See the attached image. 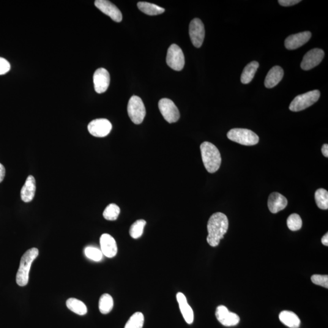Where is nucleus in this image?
Segmentation results:
<instances>
[{"mask_svg": "<svg viewBox=\"0 0 328 328\" xmlns=\"http://www.w3.org/2000/svg\"><path fill=\"white\" fill-rule=\"evenodd\" d=\"M228 228L229 220L225 214L221 212L213 214L207 224L208 244L212 247H217L220 245L221 240L224 239Z\"/></svg>", "mask_w": 328, "mask_h": 328, "instance_id": "obj_1", "label": "nucleus"}, {"mask_svg": "<svg viewBox=\"0 0 328 328\" xmlns=\"http://www.w3.org/2000/svg\"><path fill=\"white\" fill-rule=\"evenodd\" d=\"M202 162L210 173H215L220 168L221 157L218 148L210 142H204L200 146Z\"/></svg>", "mask_w": 328, "mask_h": 328, "instance_id": "obj_2", "label": "nucleus"}, {"mask_svg": "<svg viewBox=\"0 0 328 328\" xmlns=\"http://www.w3.org/2000/svg\"><path fill=\"white\" fill-rule=\"evenodd\" d=\"M39 254L37 248H30L22 256L20 267L16 276V282L18 286H25L28 283L30 269L33 261L37 258Z\"/></svg>", "mask_w": 328, "mask_h": 328, "instance_id": "obj_3", "label": "nucleus"}, {"mask_svg": "<svg viewBox=\"0 0 328 328\" xmlns=\"http://www.w3.org/2000/svg\"><path fill=\"white\" fill-rule=\"evenodd\" d=\"M230 140L246 146H252L258 143L259 137L252 131L245 128H234L228 133Z\"/></svg>", "mask_w": 328, "mask_h": 328, "instance_id": "obj_4", "label": "nucleus"}, {"mask_svg": "<svg viewBox=\"0 0 328 328\" xmlns=\"http://www.w3.org/2000/svg\"><path fill=\"white\" fill-rule=\"evenodd\" d=\"M320 96H321V92L319 90H313L305 94L297 95L290 104L289 109L294 112L304 110L317 102Z\"/></svg>", "mask_w": 328, "mask_h": 328, "instance_id": "obj_5", "label": "nucleus"}, {"mask_svg": "<svg viewBox=\"0 0 328 328\" xmlns=\"http://www.w3.org/2000/svg\"><path fill=\"white\" fill-rule=\"evenodd\" d=\"M127 111L128 116L134 124H142L146 117V109L143 101L136 95H133L130 98L128 103Z\"/></svg>", "mask_w": 328, "mask_h": 328, "instance_id": "obj_6", "label": "nucleus"}, {"mask_svg": "<svg viewBox=\"0 0 328 328\" xmlns=\"http://www.w3.org/2000/svg\"><path fill=\"white\" fill-rule=\"evenodd\" d=\"M166 64L169 67L175 71H181L184 67L185 57L179 46L173 44L168 49L166 58Z\"/></svg>", "mask_w": 328, "mask_h": 328, "instance_id": "obj_7", "label": "nucleus"}, {"mask_svg": "<svg viewBox=\"0 0 328 328\" xmlns=\"http://www.w3.org/2000/svg\"><path fill=\"white\" fill-rule=\"evenodd\" d=\"M158 106L164 119L169 124L176 122L179 120V109L171 100L166 98H162L159 102Z\"/></svg>", "mask_w": 328, "mask_h": 328, "instance_id": "obj_8", "label": "nucleus"}, {"mask_svg": "<svg viewBox=\"0 0 328 328\" xmlns=\"http://www.w3.org/2000/svg\"><path fill=\"white\" fill-rule=\"evenodd\" d=\"M89 133L97 138H104L110 133L112 124L108 119H97L92 120L87 125Z\"/></svg>", "mask_w": 328, "mask_h": 328, "instance_id": "obj_9", "label": "nucleus"}, {"mask_svg": "<svg viewBox=\"0 0 328 328\" xmlns=\"http://www.w3.org/2000/svg\"><path fill=\"white\" fill-rule=\"evenodd\" d=\"M189 35L191 42L196 48H200L205 37V29L200 19L194 18L189 26Z\"/></svg>", "mask_w": 328, "mask_h": 328, "instance_id": "obj_10", "label": "nucleus"}, {"mask_svg": "<svg viewBox=\"0 0 328 328\" xmlns=\"http://www.w3.org/2000/svg\"><path fill=\"white\" fill-rule=\"evenodd\" d=\"M324 51L321 49L315 48L308 52L303 57L301 68L305 71H308L318 66L324 59Z\"/></svg>", "mask_w": 328, "mask_h": 328, "instance_id": "obj_11", "label": "nucleus"}, {"mask_svg": "<svg viewBox=\"0 0 328 328\" xmlns=\"http://www.w3.org/2000/svg\"><path fill=\"white\" fill-rule=\"evenodd\" d=\"M215 316L219 322L225 327L236 326L240 321V317L237 314L231 313L223 305L218 306Z\"/></svg>", "mask_w": 328, "mask_h": 328, "instance_id": "obj_12", "label": "nucleus"}, {"mask_svg": "<svg viewBox=\"0 0 328 328\" xmlns=\"http://www.w3.org/2000/svg\"><path fill=\"white\" fill-rule=\"evenodd\" d=\"M95 91L98 94H102L108 89L110 83V76L105 68H99L95 71L93 76Z\"/></svg>", "mask_w": 328, "mask_h": 328, "instance_id": "obj_13", "label": "nucleus"}, {"mask_svg": "<svg viewBox=\"0 0 328 328\" xmlns=\"http://www.w3.org/2000/svg\"><path fill=\"white\" fill-rule=\"evenodd\" d=\"M95 6L103 13L108 15L112 20L119 23L122 20V14L118 8L107 0H97L94 2Z\"/></svg>", "mask_w": 328, "mask_h": 328, "instance_id": "obj_14", "label": "nucleus"}, {"mask_svg": "<svg viewBox=\"0 0 328 328\" xmlns=\"http://www.w3.org/2000/svg\"><path fill=\"white\" fill-rule=\"evenodd\" d=\"M311 35L310 31H305L290 35L286 38L285 42H284L285 47L289 50H294V49L299 48L310 40Z\"/></svg>", "mask_w": 328, "mask_h": 328, "instance_id": "obj_15", "label": "nucleus"}, {"mask_svg": "<svg viewBox=\"0 0 328 328\" xmlns=\"http://www.w3.org/2000/svg\"><path fill=\"white\" fill-rule=\"evenodd\" d=\"M100 250L103 255L108 258H113L117 255V246L116 240L108 234H104L100 239Z\"/></svg>", "mask_w": 328, "mask_h": 328, "instance_id": "obj_16", "label": "nucleus"}, {"mask_svg": "<svg viewBox=\"0 0 328 328\" xmlns=\"http://www.w3.org/2000/svg\"><path fill=\"white\" fill-rule=\"evenodd\" d=\"M267 204L270 212L277 213L285 209L288 205V200L281 194L273 192L269 195Z\"/></svg>", "mask_w": 328, "mask_h": 328, "instance_id": "obj_17", "label": "nucleus"}, {"mask_svg": "<svg viewBox=\"0 0 328 328\" xmlns=\"http://www.w3.org/2000/svg\"><path fill=\"white\" fill-rule=\"evenodd\" d=\"M36 190V182L34 177L29 175L27 177L25 183L21 190V198L24 202H29L33 200Z\"/></svg>", "mask_w": 328, "mask_h": 328, "instance_id": "obj_18", "label": "nucleus"}, {"mask_svg": "<svg viewBox=\"0 0 328 328\" xmlns=\"http://www.w3.org/2000/svg\"><path fill=\"white\" fill-rule=\"evenodd\" d=\"M176 299L178 303L180 312L186 322L191 324L194 321V313L192 308L188 305L187 299L184 294L178 292L176 294Z\"/></svg>", "mask_w": 328, "mask_h": 328, "instance_id": "obj_19", "label": "nucleus"}, {"mask_svg": "<svg viewBox=\"0 0 328 328\" xmlns=\"http://www.w3.org/2000/svg\"><path fill=\"white\" fill-rule=\"evenodd\" d=\"M284 76V71L282 68L279 66L273 67L267 73L265 79L264 85L267 88H272L280 83L282 80Z\"/></svg>", "mask_w": 328, "mask_h": 328, "instance_id": "obj_20", "label": "nucleus"}, {"mask_svg": "<svg viewBox=\"0 0 328 328\" xmlns=\"http://www.w3.org/2000/svg\"><path fill=\"white\" fill-rule=\"evenodd\" d=\"M281 323L291 328H299L300 326V320L293 312L283 311L279 315Z\"/></svg>", "mask_w": 328, "mask_h": 328, "instance_id": "obj_21", "label": "nucleus"}, {"mask_svg": "<svg viewBox=\"0 0 328 328\" xmlns=\"http://www.w3.org/2000/svg\"><path fill=\"white\" fill-rule=\"evenodd\" d=\"M258 67V62L256 61L251 62L246 66L241 76L242 83L245 84L249 83L255 76Z\"/></svg>", "mask_w": 328, "mask_h": 328, "instance_id": "obj_22", "label": "nucleus"}, {"mask_svg": "<svg viewBox=\"0 0 328 328\" xmlns=\"http://www.w3.org/2000/svg\"><path fill=\"white\" fill-rule=\"evenodd\" d=\"M138 7L139 9L141 10L142 12L149 15L162 14L165 12V9L164 8L147 2H139Z\"/></svg>", "mask_w": 328, "mask_h": 328, "instance_id": "obj_23", "label": "nucleus"}, {"mask_svg": "<svg viewBox=\"0 0 328 328\" xmlns=\"http://www.w3.org/2000/svg\"><path fill=\"white\" fill-rule=\"evenodd\" d=\"M67 308L73 313L79 316H84L87 313L86 306L84 303L75 298H71L67 301Z\"/></svg>", "mask_w": 328, "mask_h": 328, "instance_id": "obj_24", "label": "nucleus"}, {"mask_svg": "<svg viewBox=\"0 0 328 328\" xmlns=\"http://www.w3.org/2000/svg\"><path fill=\"white\" fill-rule=\"evenodd\" d=\"M114 302L113 297L108 294H104L100 297L98 302V308L101 313L107 314L113 310Z\"/></svg>", "mask_w": 328, "mask_h": 328, "instance_id": "obj_25", "label": "nucleus"}, {"mask_svg": "<svg viewBox=\"0 0 328 328\" xmlns=\"http://www.w3.org/2000/svg\"><path fill=\"white\" fill-rule=\"evenodd\" d=\"M315 199L317 206L322 210L328 209V192L324 188H319L315 193Z\"/></svg>", "mask_w": 328, "mask_h": 328, "instance_id": "obj_26", "label": "nucleus"}, {"mask_svg": "<svg viewBox=\"0 0 328 328\" xmlns=\"http://www.w3.org/2000/svg\"><path fill=\"white\" fill-rule=\"evenodd\" d=\"M144 324V316L140 312L133 314L131 316L124 328H142Z\"/></svg>", "mask_w": 328, "mask_h": 328, "instance_id": "obj_27", "label": "nucleus"}, {"mask_svg": "<svg viewBox=\"0 0 328 328\" xmlns=\"http://www.w3.org/2000/svg\"><path fill=\"white\" fill-rule=\"evenodd\" d=\"M146 221L144 220H139L135 221L131 225L130 229V235L134 239L140 238L144 233V229L146 225Z\"/></svg>", "mask_w": 328, "mask_h": 328, "instance_id": "obj_28", "label": "nucleus"}, {"mask_svg": "<svg viewBox=\"0 0 328 328\" xmlns=\"http://www.w3.org/2000/svg\"><path fill=\"white\" fill-rule=\"evenodd\" d=\"M120 212V209L117 205L110 204L104 210L103 216L106 220L115 221L118 218Z\"/></svg>", "mask_w": 328, "mask_h": 328, "instance_id": "obj_29", "label": "nucleus"}, {"mask_svg": "<svg viewBox=\"0 0 328 328\" xmlns=\"http://www.w3.org/2000/svg\"><path fill=\"white\" fill-rule=\"evenodd\" d=\"M84 252L87 258L94 261H100L103 258V255L102 251L99 248L92 247V246H88L84 248Z\"/></svg>", "mask_w": 328, "mask_h": 328, "instance_id": "obj_30", "label": "nucleus"}, {"mask_svg": "<svg viewBox=\"0 0 328 328\" xmlns=\"http://www.w3.org/2000/svg\"><path fill=\"white\" fill-rule=\"evenodd\" d=\"M302 218L297 213H293L290 215L287 220V225L292 231H299L302 228Z\"/></svg>", "mask_w": 328, "mask_h": 328, "instance_id": "obj_31", "label": "nucleus"}, {"mask_svg": "<svg viewBox=\"0 0 328 328\" xmlns=\"http://www.w3.org/2000/svg\"><path fill=\"white\" fill-rule=\"evenodd\" d=\"M311 281L317 285L328 288V276L322 275H314L311 277Z\"/></svg>", "mask_w": 328, "mask_h": 328, "instance_id": "obj_32", "label": "nucleus"}, {"mask_svg": "<svg viewBox=\"0 0 328 328\" xmlns=\"http://www.w3.org/2000/svg\"><path fill=\"white\" fill-rule=\"evenodd\" d=\"M10 65L7 60L0 57V75H3L9 72Z\"/></svg>", "mask_w": 328, "mask_h": 328, "instance_id": "obj_33", "label": "nucleus"}, {"mask_svg": "<svg viewBox=\"0 0 328 328\" xmlns=\"http://www.w3.org/2000/svg\"><path fill=\"white\" fill-rule=\"evenodd\" d=\"M278 2L282 6L288 7L299 3L301 1L300 0H279Z\"/></svg>", "mask_w": 328, "mask_h": 328, "instance_id": "obj_34", "label": "nucleus"}, {"mask_svg": "<svg viewBox=\"0 0 328 328\" xmlns=\"http://www.w3.org/2000/svg\"><path fill=\"white\" fill-rule=\"evenodd\" d=\"M5 173V169L3 165L0 163V183L4 180Z\"/></svg>", "mask_w": 328, "mask_h": 328, "instance_id": "obj_35", "label": "nucleus"}, {"mask_svg": "<svg viewBox=\"0 0 328 328\" xmlns=\"http://www.w3.org/2000/svg\"><path fill=\"white\" fill-rule=\"evenodd\" d=\"M322 152L323 155L325 156V157H328V144H324L322 148Z\"/></svg>", "mask_w": 328, "mask_h": 328, "instance_id": "obj_36", "label": "nucleus"}, {"mask_svg": "<svg viewBox=\"0 0 328 328\" xmlns=\"http://www.w3.org/2000/svg\"><path fill=\"white\" fill-rule=\"evenodd\" d=\"M322 244L324 245V246H328V234L327 233L324 235V237H323L322 239Z\"/></svg>", "mask_w": 328, "mask_h": 328, "instance_id": "obj_37", "label": "nucleus"}]
</instances>
